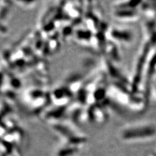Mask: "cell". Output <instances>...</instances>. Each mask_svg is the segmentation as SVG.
Wrapping results in <instances>:
<instances>
[{
	"instance_id": "cell-1",
	"label": "cell",
	"mask_w": 156,
	"mask_h": 156,
	"mask_svg": "<svg viewBox=\"0 0 156 156\" xmlns=\"http://www.w3.org/2000/svg\"><path fill=\"white\" fill-rule=\"evenodd\" d=\"M122 136L126 140L151 137L156 134V128L152 125L131 126L122 132Z\"/></svg>"
},
{
	"instance_id": "cell-2",
	"label": "cell",
	"mask_w": 156,
	"mask_h": 156,
	"mask_svg": "<svg viewBox=\"0 0 156 156\" xmlns=\"http://www.w3.org/2000/svg\"><path fill=\"white\" fill-rule=\"evenodd\" d=\"M115 17L121 20H134L138 18V14L132 9H119L114 13Z\"/></svg>"
},
{
	"instance_id": "cell-3",
	"label": "cell",
	"mask_w": 156,
	"mask_h": 156,
	"mask_svg": "<svg viewBox=\"0 0 156 156\" xmlns=\"http://www.w3.org/2000/svg\"><path fill=\"white\" fill-rule=\"evenodd\" d=\"M111 36H112V38L116 39V40L126 43L131 41L132 38V34L129 31L118 30L116 28H115L114 30H113L111 32Z\"/></svg>"
}]
</instances>
